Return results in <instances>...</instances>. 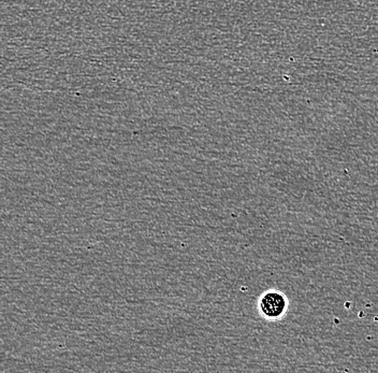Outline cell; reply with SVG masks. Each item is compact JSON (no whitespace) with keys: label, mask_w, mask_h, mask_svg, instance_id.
<instances>
[{"label":"cell","mask_w":378,"mask_h":373,"mask_svg":"<svg viewBox=\"0 0 378 373\" xmlns=\"http://www.w3.org/2000/svg\"><path fill=\"white\" fill-rule=\"evenodd\" d=\"M258 312L268 322L283 320L288 313L289 299L286 294L278 289H268L258 298Z\"/></svg>","instance_id":"1"}]
</instances>
